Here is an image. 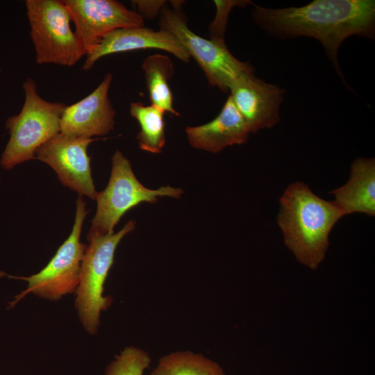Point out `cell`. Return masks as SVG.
<instances>
[{
  "mask_svg": "<svg viewBox=\"0 0 375 375\" xmlns=\"http://www.w3.org/2000/svg\"><path fill=\"white\" fill-rule=\"evenodd\" d=\"M252 17L269 35L285 39L306 36L319 40L338 74L343 41L352 35L372 39L375 3L372 0H315L301 7L267 8L255 6Z\"/></svg>",
  "mask_w": 375,
  "mask_h": 375,
  "instance_id": "obj_1",
  "label": "cell"
},
{
  "mask_svg": "<svg viewBox=\"0 0 375 375\" xmlns=\"http://www.w3.org/2000/svg\"><path fill=\"white\" fill-rule=\"evenodd\" d=\"M276 222L283 242L295 258L310 269L324 260L329 234L344 217L335 203L316 195L301 181L291 183L279 199Z\"/></svg>",
  "mask_w": 375,
  "mask_h": 375,
  "instance_id": "obj_2",
  "label": "cell"
},
{
  "mask_svg": "<svg viewBox=\"0 0 375 375\" xmlns=\"http://www.w3.org/2000/svg\"><path fill=\"white\" fill-rule=\"evenodd\" d=\"M22 88V108L17 115L8 117L6 123L10 138L0 161L6 169L35 159L36 150L60 133V119L67 106L61 102L42 99L32 78H28Z\"/></svg>",
  "mask_w": 375,
  "mask_h": 375,
  "instance_id": "obj_3",
  "label": "cell"
},
{
  "mask_svg": "<svg viewBox=\"0 0 375 375\" xmlns=\"http://www.w3.org/2000/svg\"><path fill=\"white\" fill-rule=\"evenodd\" d=\"M25 6L38 64L72 67L87 56L63 1L26 0Z\"/></svg>",
  "mask_w": 375,
  "mask_h": 375,
  "instance_id": "obj_4",
  "label": "cell"
},
{
  "mask_svg": "<svg viewBox=\"0 0 375 375\" xmlns=\"http://www.w3.org/2000/svg\"><path fill=\"white\" fill-rule=\"evenodd\" d=\"M181 188L169 185L151 190L134 174L129 160L117 150L112 157V171L107 187L97 193V208L87 239L114 233V228L130 209L142 202L155 203L160 197L180 198Z\"/></svg>",
  "mask_w": 375,
  "mask_h": 375,
  "instance_id": "obj_5",
  "label": "cell"
},
{
  "mask_svg": "<svg viewBox=\"0 0 375 375\" xmlns=\"http://www.w3.org/2000/svg\"><path fill=\"white\" fill-rule=\"evenodd\" d=\"M172 8L161 9L160 28L172 33L203 70L209 84L224 92L241 74L253 72L252 67L237 59L224 41L205 39L192 32L182 12V1H172Z\"/></svg>",
  "mask_w": 375,
  "mask_h": 375,
  "instance_id": "obj_6",
  "label": "cell"
},
{
  "mask_svg": "<svg viewBox=\"0 0 375 375\" xmlns=\"http://www.w3.org/2000/svg\"><path fill=\"white\" fill-rule=\"evenodd\" d=\"M135 222L131 220L117 233L93 237L88 240L76 290L75 307L85 329L95 334L101 311L111 305L112 298L103 296L104 283L113 261L115 250L122 238L131 232Z\"/></svg>",
  "mask_w": 375,
  "mask_h": 375,
  "instance_id": "obj_7",
  "label": "cell"
},
{
  "mask_svg": "<svg viewBox=\"0 0 375 375\" xmlns=\"http://www.w3.org/2000/svg\"><path fill=\"white\" fill-rule=\"evenodd\" d=\"M76 217L72 232L58 249L49 263L38 273L28 277L10 276L28 282L26 290L15 297L14 306L28 293L51 301L76 291L80 278L81 263L87 246L80 237L85 217L88 214L86 203L82 197L76 201Z\"/></svg>",
  "mask_w": 375,
  "mask_h": 375,
  "instance_id": "obj_8",
  "label": "cell"
},
{
  "mask_svg": "<svg viewBox=\"0 0 375 375\" xmlns=\"http://www.w3.org/2000/svg\"><path fill=\"white\" fill-rule=\"evenodd\" d=\"M97 139L57 134L35 151V159L53 168L62 185L79 196L95 199V190L88 155L89 144Z\"/></svg>",
  "mask_w": 375,
  "mask_h": 375,
  "instance_id": "obj_9",
  "label": "cell"
},
{
  "mask_svg": "<svg viewBox=\"0 0 375 375\" xmlns=\"http://www.w3.org/2000/svg\"><path fill=\"white\" fill-rule=\"evenodd\" d=\"M75 33L88 54L110 32L123 28L142 27L144 19L115 0H65ZM87 54V55H88Z\"/></svg>",
  "mask_w": 375,
  "mask_h": 375,
  "instance_id": "obj_10",
  "label": "cell"
},
{
  "mask_svg": "<svg viewBox=\"0 0 375 375\" xmlns=\"http://www.w3.org/2000/svg\"><path fill=\"white\" fill-rule=\"evenodd\" d=\"M230 97L251 133L270 128L280 121L279 108L284 90L246 72L231 84Z\"/></svg>",
  "mask_w": 375,
  "mask_h": 375,
  "instance_id": "obj_11",
  "label": "cell"
},
{
  "mask_svg": "<svg viewBox=\"0 0 375 375\" xmlns=\"http://www.w3.org/2000/svg\"><path fill=\"white\" fill-rule=\"evenodd\" d=\"M112 79V74H106L90 94L66 106L60 119L61 133L92 138L105 135L114 128L116 112L108 96Z\"/></svg>",
  "mask_w": 375,
  "mask_h": 375,
  "instance_id": "obj_12",
  "label": "cell"
},
{
  "mask_svg": "<svg viewBox=\"0 0 375 375\" xmlns=\"http://www.w3.org/2000/svg\"><path fill=\"white\" fill-rule=\"evenodd\" d=\"M144 49L166 51L186 62L190 58L176 38L167 31H154L144 26L123 28L106 35L86 56L82 69L90 70L98 60L108 55Z\"/></svg>",
  "mask_w": 375,
  "mask_h": 375,
  "instance_id": "obj_13",
  "label": "cell"
},
{
  "mask_svg": "<svg viewBox=\"0 0 375 375\" xmlns=\"http://www.w3.org/2000/svg\"><path fill=\"white\" fill-rule=\"evenodd\" d=\"M185 133L192 147L214 153L245 143L251 133L230 96L215 119L200 126H188Z\"/></svg>",
  "mask_w": 375,
  "mask_h": 375,
  "instance_id": "obj_14",
  "label": "cell"
},
{
  "mask_svg": "<svg viewBox=\"0 0 375 375\" xmlns=\"http://www.w3.org/2000/svg\"><path fill=\"white\" fill-rule=\"evenodd\" d=\"M343 215L354 212L375 215V160L359 158L351 165L348 181L329 192Z\"/></svg>",
  "mask_w": 375,
  "mask_h": 375,
  "instance_id": "obj_15",
  "label": "cell"
},
{
  "mask_svg": "<svg viewBox=\"0 0 375 375\" xmlns=\"http://www.w3.org/2000/svg\"><path fill=\"white\" fill-rule=\"evenodd\" d=\"M142 67L144 72L151 105L164 112L180 116L173 106V96L168 83L174 73L169 58L162 54L149 56L144 60Z\"/></svg>",
  "mask_w": 375,
  "mask_h": 375,
  "instance_id": "obj_16",
  "label": "cell"
},
{
  "mask_svg": "<svg viewBox=\"0 0 375 375\" xmlns=\"http://www.w3.org/2000/svg\"><path fill=\"white\" fill-rule=\"evenodd\" d=\"M162 110L142 102L130 104V114L140 124L137 140L140 148L151 153H160L165 144V124Z\"/></svg>",
  "mask_w": 375,
  "mask_h": 375,
  "instance_id": "obj_17",
  "label": "cell"
},
{
  "mask_svg": "<svg viewBox=\"0 0 375 375\" xmlns=\"http://www.w3.org/2000/svg\"><path fill=\"white\" fill-rule=\"evenodd\" d=\"M150 375H226L220 366L201 354L178 351L160 358Z\"/></svg>",
  "mask_w": 375,
  "mask_h": 375,
  "instance_id": "obj_18",
  "label": "cell"
},
{
  "mask_svg": "<svg viewBox=\"0 0 375 375\" xmlns=\"http://www.w3.org/2000/svg\"><path fill=\"white\" fill-rule=\"evenodd\" d=\"M150 362L151 358L147 352L128 347L115 356V360L106 367L104 375H143Z\"/></svg>",
  "mask_w": 375,
  "mask_h": 375,
  "instance_id": "obj_19",
  "label": "cell"
},
{
  "mask_svg": "<svg viewBox=\"0 0 375 375\" xmlns=\"http://www.w3.org/2000/svg\"><path fill=\"white\" fill-rule=\"evenodd\" d=\"M217 8L215 18L210 25V39L224 41V35L227 24L228 17L231 10L235 6L247 4L246 1H215Z\"/></svg>",
  "mask_w": 375,
  "mask_h": 375,
  "instance_id": "obj_20",
  "label": "cell"
},
{
  "mask_svg": "<svg viewBox=\"0 0 375 375\" xmlns=\"http://www.w3.org/2000/svg\"><path fill=\"white\" fill-rule=\"evenodd\" d=\"M142 18L156 17L165 5L164 1H132Z\"/></svg>",
  "mask_w": 375,
  "mask_h": 375,
  "instance_id": "obj_21",
  "label": "cell"
},
{
  "mask_svg": "<svg viewBox=\"0 0 375 375\" xmlns=\"http://www.w3.org/2000/svg\"><path fill=\"white\" fill-rule=\"evenodd\" d=\"M1 69H0V76H1Z\"/></svg>",
  "mask_w": 375,
  "mask_h": 375,
  "instance_id": "obj_22",
  "label": "cell"
}]
</instances>
